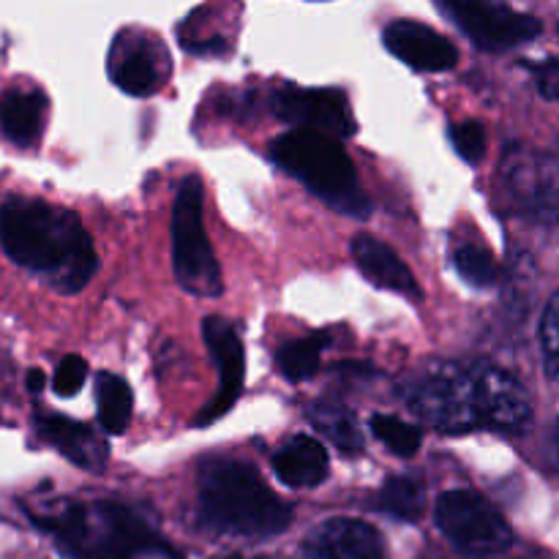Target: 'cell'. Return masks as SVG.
Listing matches in <instances>:
<instances>
[{"mask_svg": "<svg viewBox=\"0 0 559 559\" xmlns=\"http://www.w3.org/2000/svg\"><path fill=\"white\" fill-rule=\"evenodd\" d=\"M404 402L424 424L442 435L522 431L533 418L527 388L500 366L473 360L431 364L404 385Z\"/></svg>", "mask_w": 559, "mask_h": 559, "instance_id": "cell-1", "label": "cell"}, {"mask_svg": "<svg viewBox=\"0 0 559 559\" xmlns=\"http://www.w3.org/2000/svg\"><path fill=\"white\" fill-rule=\"evenodd\" d=\"M0 249L14 265L63 295L85 287L98 267L80 216L36 197H9L0 205Z\"/></svg>", "mask_w": 559, "mask_h": 559, "instance_id": "cell-2", "label": "cell"}, {"mask_svg": "<svg viewBox=\"0 0 559 559\" xmlns=\"http://www.w3.org/2000/svg\"><path fill=\"white\" fill-rule=\"evenodd\" d=\"M27 516L66 559H136L169 551L140 513L118 502L63 500L41 513L27 511Z\"/></svg>", "mask_w": 559, "mask_h": 559, "instance_id": "cell-3", "label": "cell"}, {"mask_svg": "<svg viewBox=\"0 0 559 559\" xmlns=\"http://www.w3.org/2000/svg\"><path fill=\"white\" fill-rule=\"evenodd\" d=\"M202 527L233 538H273L293 524V508L254 467L233 459L207 462L197 489Z\"/></svg>", "mask_w": 559, "mask_h": 559, "instance_id": "cell-4", "label": "cell"}, {"mask_svg": "<svg viewBox=\"0 0 559 559\" xmlns=\"http://www.w3.org/2000/svg\"><path fill=\"white\" fill-rule=\"evenodd\" d=\"M271 158L333 211L353 218L371 213V200L360 189L355 164L333 136L295 129L271 142Z\"/></svg>", "mask_w": 559, "mask_h": 559, "instance_id": "cell-5", "label": "cell"}, {"mask_svg": "<svg viewBox=\"0 0 559 559\" xmlns=\"http://www.w3.org/2000/svg\"><path fill=\"white\" fill-rule=\"evenodd\" d=\"M202 178L186 175L173 205V271L186 293L216 298L222 295V273L202 222Z\"/></svg>", "mask_w": 559, "mask_h": 559, "instance_id": "cell-6", "label": "cell"}, {"mask_svg": "<svg viewBox=\"0 0 559 559\" xmlns=\"http://www.w3.org/2000/svg\"><path fill=\"white\" fill-rule=\"evenodd\" d=\"M435 519L440 533L469 557L500 555L513 544L511 524L478 491H445L437 500Z\"/></svg>", "mask_w": 559, "mask_h": 559, "instance_id": "cell-7", "label": "cell"}, {"mask_svg": "<svg viewBox=\"0 0 559 559\" xmlns=\"http://www.w3.org/2000/svg\"><path fill=\"white\" fill-rule=\"evenodd\" d=\"M500 186L516 213L533 222H559V158L527 147H508Z\"/></svg>", "mask_w": 559, "mask_h": 559, "instance_id": "cell-8", "label": "cell"}, {"mask_svg": "<svg viewBox=\"0 0 559 559\" xmlns=\"http://www.w3.org/2000/svg\"><path fill=\"white\" fill-rule=\"evenodd\" d=\"M437 9L462 27L464 36L486 52H502L540 36L544 25L535 16L522 14L500 3L484 0H440Z\"/></svg>", "mask_w": 559, "mask_h": 559, "instance_id": "cell-9", "label": "cell"}, {"mask_svg": "<svg viewBox=\"0 0 559 559\" xmlns=\"http://www.w3.org/2000/svg\"><path fill=\"white\" fill-rule=\"evenodd\" d=\"M273 109L298 131H314L333 140L353 136L358 129L347 96L336 87H284L273 96Z\"/></svg>", "mask_w": 559, "mask_h": 559, "instance_id": "cell-10", "label": "cell"}, {"mask_svg": "<svg viewBox=\"0 0 559 559\" xmlns=\"http://www.w3.org/2000/svg\"><path fill=\"white\" fill-rule=\"evenodd\" d=\"M109 76L129 96H151L169 74V55L156 36L123 31L112 41L107 58Z\"/></svg>", "mask_w": 559, "mask_h": 559, "instance_id": "cell-11", "label": "cell"}, {"mask_svg": "<svg viewBox=\"0 0 559 559\" xmlns=\"http://www.w3.org/2000/svg\"><path fill=\"white\" fill-rule=\"evenodd\" d=\"M202 336H205L211 358L218 366V391L213 393L211 402L200 409L191 424L194 426H211L218 418L235 407V402L243 393V377H246V358H243V344H240L238 331L233 322L224 317H207L202 322Z\"/></svg>", "mask_w": 559, "mask_h": 559, "instance_id": "cell-12", "label": "cell"}, {"mask_svg": "<svg viewBox=\"0 0 559 559\" xmlns=\"http://www.w3.org/2000/svg\"><path fill=\"white\" fill-rule=\"evenodd\" d=\"M309 559H388L382 535L360 519H328L300 544Z\"/></svg>", "mask_w": 559, "mask_h": 559, "instance_id": "cell-13", "label": "cell"}, {"mask_svg": "<svg viewBox=\"0 0 559 559\" xmlns=\"http://www.w3.org/2000/svg\"><path fill=\"white\" fill-rule=\"evenodd\" d=\"M388 52L415 71H448L456 66L459 52L442 33L415 20H396L382 33Z\"/></svg>", "mask_w": 559, "mask_h": 559, "instance_id": "cell-14", "label": "cell"}, {"mask_svg": "<svg viewBox=\"0 0 559 559\" xmlns=\"http://www.w3.org/2000/svg\"><path fill=\"white\" fill-rule=\"evenodd\" d=\"M36 431L44 442L63 453L71 464L87 473H102L107 467L109 445L107 440L96 435L91 426L76 424V420L66 418L58 413H38L36 415Z\"/></svg>", "mask_w": 559, "mask_h": 559, "instance_id": "cell-15", "label": "cell"}, {"mask_svg": "<svg viewBox=\"0 0 559 559\" xmlns=\"http://www.w3.org/2000/svg\"><path fill=\"white\" fill-rule=\"evenodd\" d=\"M353 257L358 262L360 273L371 278L380 289H391V293L404 295V298H420V287L415 282L413 271L380 238H374V235H355Z\"/></svg>", "mask_w": 559, "mask_h": 559, "instance_id": "cell-16", "label": "cell"}, {"mask_svg": "<svg viewBox=\"0 0 559 559\" xmlns=\"http://www.w3.org/2000/svg\"><path fill=\"white\" fill-rule=\"evenodd\" d=\"M47 118V96L27 87H9L0 93V134L16 147H33L41 136Z\"/></svg>", "mask_w": 559, "mask_h": 559, "instance_id": "cell-17", "label": "cell"}, {"mask_svg": "<svg viewBox=\"0 0 559 559\" xmlns=\"http://www.w3.org/2000/svg\"><path fill=\"white\" fill-rule=\"evenodd\" d=\"M273 473L293 489H314L331 473L325 448L311 437H293L287 445H282L273 456Z\"/></svg>", "mask_w": 559, "mask_h": 559, "instance_id": "cell-18", "label": "cell"}, {"mask_svg": "<svg viewBox=\"0 0 559 559\" xmlns=\"http://www.w3.org/2000/svg\"><path fill=\"white\" fill-rule=\"evenodd\" d=\"M96 407H98V420L107 429V435L118 437L129 429L131 420V407H134V396H131V388L123 377L109 374L102 371L96 377Z\"/></svg>", "mask_w": 559, "mask_h": 559, "instance_id": "cell-19", "label": "cell"}, {"mask_svg": "<svg viewBox=\"0 0 559 559\" xmlns=\"http://www.w3.org/2000/svg\"><path fill=\"white\" fill-rule=\"evenodd\" d=\"M309 420L322 437L333 442L338 451L344 453H360L364 451V435L355 420V415L347 407H338L331 402H317L309 407Z\"/></svg>", "mask_w": 559, "mask_h": 559, "instance_id": "cell-20", "label": "cell"}, {"mask_svg": "<svg viewBox=\"0 0 559 559\" xmlns=\"http://www.w3.org/2000/svg\"><path fill=\"white\" fill-rule=\"evenodd\" d=\"M380 508L402 522H418L426 508V489L415 475H393L380 491Z\"/></svg>", "mask_w": 559, "mask_h": 559, "instance_id": "cell-21", "label": "cell"}, {"mask_svg": "<svg viewBox=\"0 0 559 559\" xmlns=\"http://www.w3.org/2000/svg\"><path fill=\"white\" fill-rule=\"evenodd\" d=\"M328 347V336L325 333H314V336L298 338V342H289L278 349V369L287 380L300 382L314 377V371L320 369V358L322 349Z\"/></svg>", "mask_w": 559, "mask_h": 559, "instance_id": "cell-22", "label": "cell"}, {"mask_svg": "<svg viewBox=\"0 0 559 559\" xmlns=\"http://www.w3.org/2000/svg\"><path fill=\"white\" fill-rule=\"evenodd\" d=\"M371 431H374V437L388 448V451H393L396 456L404 459L415 456L420 442H424V431H420L418 426L407 424V420L402 418H393V415H374V418H371Z\"/></svg>", "mask_w": 559, "mask_h": 559, "instance_id": "cell-23", "label": "cell"}, {"mask_svg": "<svg viewBox=\"0 0 559 559\" xmlns=\"http://www.w3.org/2000/svg\"><path fill=\"white\" fill-rule=\"evenodd\" d=\"M453 265H456L459 276L473 287H491L497 282V265L495 257L484 249V246L464 243L453 251Z\"/></svg>", "mask_w": 559, "mask_h": 559, "instance_id": "cell-24", "label": "cell"}, {"mask_svg": "<svg viewBox=\"0 0 559 559\" xmlns=\"http://www.w3.org/2000/svg\"><path fill=\"white\" fill-rule=\"evenodd\" d=\"M540 353H544L546 374L559 382V293L549 300L540 320Z\"/></svg>", "mask_w": 559, "mask_h": 559, "instance_id": "cell-25", "label": "cell"}, {"mask_svg": "<svg viewBox=\"0 0 559 559\" xmlns=\"http://www.w3.org/2000/svg\"><path fill=\"white\" fill-rule=\"evenodd\" d=\"M451 142L459 156L469 164H478L486 153V129L478 120H464L451 126Z\"/></svg>", "mask_w": 559, "mask_h": 559, "instance_id": "cell-26", "label": "cell"}, {"mask_svg": "<svg viewBox=\"0 0 559 559\" xmlns=\"http://www.w3.org/2000/svg\"><path fill=\"white\" fill-rule=\"evenodd\" d=\"M87 377V364L80 358V355H66L63 360L58 364V371H55L52 388L58 396L71 399L80 393V388L85 385Z\"/></svg>", "mask_w": 559, "mask_h": 559, "instance_id": "cell-27", "label": "cell"}, {"mask_svg": "<svg viewBox=\"0 0 559 559\" xmlns=\"http://www.w3.org/2000/svg\"><path fill=\"white\" fill-rule=\"evenodd\" d=\"M527 69L533 71L535 85H538L540 96L557 102L559 98V58L540 60V63H527Z\"/></svg>", "mask_w": 559, "mask_h": 559, "instance_id": "cell-28", "label": "cell"}, {"mask_svg": "<svg viewBox=\"0 0 559 559\" xmlns=\"http://www.w3.org/2000/svg\"><path fill=\"white\" fill-rule=\"evenodd\" d=\"M44 371L38 369H31V374H27V391L31 393H41L44 391Z\"/></svg>", "mask_w": 559, "mask_h": 559, "instance_id": "cell-29", "label": "cell"}, {"mask_svg": "<svg viewBox=\"0 0 559 559\" xmlns=\"http://www.w3.org/2000/svg\"><path fill=\"white\" fill-rule=\"evenodd\" d=\"M555 456H557V464H559V418H557V426H555Z\"/></svg>", "mask_w": 559, "mask_h": 559, "instance_id": "cell-30", "label": "cell"}, {"mask_svg": "<svg viewBox=\"0 0 559 559\" xmlns=\"http://www.w3.org/2000/svg\"><path fill=\"white\" fill-rule=\"evenodd\" d=\"M224 559H265V557H240V555H229V557H224Z\"/></svg>", "mask_w": 559, "mask_h": 559, "instance_id": "cell-31", "label": "cell"}]
</instances>
